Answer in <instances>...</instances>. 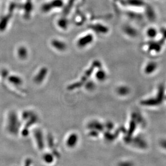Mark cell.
Listing matches in <instances>:
<instances>
[{
  "mask_svg": "<svg viewBox=\"0 0 166 166\" xmlns=\"http://www.w3.org/2000/svg\"><path fill=\"white\" fill-rule=\"evenodd\" d=\"M121 166H133V165L131 162H126L121 164Z\"/></svg>",
  "mask_w": 166,
  "mask_h": 166,
  "instance_id": "obj_8",
  "label": "cell"
},
{
  "mask_svg": "<svg viewBox=\"0 0 166 166\" xmlns=\"http://www.w3.org/2000/svg\"><path fill=\"white\" fill-rule=\"evenodd\" d=\"M51 44L53 47L59 51H64L66 48V44L59 40H53L51 42Z\"/></svg>",
  "mask_w": 166,
  "mask_h": 166,
  "instance_id": "obj_3",
  "label": "cell"
},
{
  "mask_svg": "<svg viewBox=\"0 0 166 166\" xmlns=\"http://www.w3.org/2000/svg\"><path fill=\"white\" fill-rule=\"evenodd\" d=\"M68 20L65 18H61L58 22V25L63 29L66 28L68 26Z\"/></svg>",
  "mask_w": 166,
  "mask_h": 166,
  "instance_id": "obj_6",
  "label": "cell"
},
{
  "mask_svg": "<svg viewBox=\"0 0 166 166\" xmlns=\"http://www.w3.org/2000/svg\"><path fill=\"white\" fill-rule=\"evenodd\" d=\"M32 8V7L31 2L30 3V0H29L28 2L27 3L26 8L27 13H28V12H30V11H31Z\"/></svg>",
  "mask_w": 166,
  "mask_h": 166,
  "instance_id": "obj_7",
  "label": "cell"
},
{
  "mask_svg": "<svg viewBox=\"0 0 166 166\" xmlns=\"http://www.w3.org/2000/svg\"><path fill=\"white\" fill-rule=\"evenodd\" d=\"M161 146H162L163 147L166 148V140H162V142H161Z\"/></svg>",
  "mask_w": 166,
  "mask_h": 166,
  "instance_id": "obj_9",
  "label": "cell"
},
{
  "mask_svg": "<svg viewBox=\"0 0 166 166\" xmlns=\"http://www.w3.org/2000/svg\"><path fill=\"white\" fill-rule=\"evenodd\" d=\"M93 40V36L92 35H88L81 37L78 41V46L79 47H84L92 43Z\"/></svg>",
  "mask_w": 166,
  "mask_h": 166,
  "instance_id": "obj_2",
  "label": "cell"
},
{
  "mask_svg": "<svg viewBox=\"0 0 166 166\" xmlns=\"http://www.w3.org/2000/svg\"><path fill=\"white\" fill-rule=\"evenodd\" d=\"M90 27L92 29V30L97 32L104 33L107 31L106 28L100 24H94L93 25H91Z\"/></svg>",
  "mask_w": 166,
  "mask_h": 166,
  "instance_id": "obj_4",
  "label": "cell"
},
{
  "mask_svg": "<svg viewBox=\"0 0 166 166\" xmlns=\"http://www.w3.org/2000/svg\"><path fill=\"white\" fill-rule=\"evenodd\" d=\"M18 53L19 57L21 58V59H25V58L27 57L28 51L25 47H21L18 49Z\"/></svg>",
  "mask_w": 166,
  "mask_h": 166,
  "instance_id": "obj_5",
  "label": "cell"
},
{
  "mask_svg": "<svg viewBox=\"0 0 166 166\" xmlns=\"http://www.w3.org/2000/svg\"><path fill=\"white\" fill-rule=\"evenodd\" d=\"M63 5V2L61 0H53V1L44 4L42 8V10L43 11L47 12L51 10L53 8H60Z\"/></svg>",
  "mask_w": 166,
  "mask_h": 166,
  "instance_id": "obj_1",
  "label": "cell"
}]
</instances>
